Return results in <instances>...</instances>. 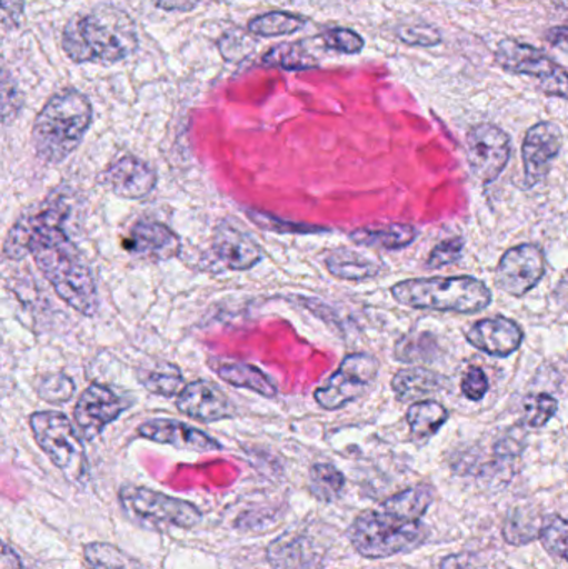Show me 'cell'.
<instances>
[{
    "mask_svg": "<svg viewBox=\"0 0 568 569\" xmlns=\"http://www.w3.org/2000/svg\"><path fill=\"white\" fill-rule=\"evenodd\" d=\"M63 217L59 206L23 217L10 230L3 256L22 260L30 253L56 293L73 310L92 317L99 308L96 282L82 253L62 230Z\"/></svg>",
    "mask_w": 568,
    "mask_h": 569,
    "instance_id": "cell-1",
    "label": "cell"
},
{
    "mask_svg": "<svg viewBox=\"0 0 568 569\" xmlns=\"http://www.w3.org/2000/svg\"><path fill=\"white\" fill-rule=\"evenodd\" d=\"M63 52L76 63H116L139 47L136 22L126 10L99 3L63 27Z\"/></svg>",
    "mask_w": 568,
    "mask_h": 569,
    "instance_id": "cell-2",
    "label": "cell"
},
{
    "mask_svg": "<svg viewBox=\"0 0 568 569\" xmlns=\"http://www.w3.org/2000/svg\"><path fill=\"white\" fill-rule=\"evenodd\" d=\"M92 106L76 89L56 93L33 122L32 142L37 157L47 163H60L80 146L92 123Z\"/></svg>",
    "mask_w": 568,
    "mask_h": 569,
    "instance_id": "cell-3",
    "label": "cell"
},
{
    "mask_svg": "<svg viewBox=\"0 0 568 569\" xmlns=\"http://www.w3.org/2000/svg\"><path fill=\"white\" fill-rule=\"evenodd\" d=\"M390 293L399 303L417 310L477 313L492 303V291L474 277H430L393 284Z\"/></svg>",
    "mask_w": 568,
    "mask_h": 569,
    "instance_id": "cell-4",
    "label": "cell"
},
{
    "mask_svg": "<svg viewBox=\"0 0 568 569\" xmlns=\"http://www.w3.org/2000/svg\"><path fill=\"white\" fill-rule=\"evenodd\" d=\"M349 537L357 553L369 560H382L420 547L427 540V528L380 505L356 518Z\"/></svg>",
    "mask_w": 568,
    "mask_h": 569,
    "instance_id": "cell-5",
    "label": "cell"
},
{
    "mask_svg": "<svg viewBox=\"0 0 568 569\" xmlns=\"http://www.w3.org/2000/svg\"><path fill=\"white\" fill-rule=\"evenodd\" d=\"M30 428L40 450L62 471L72 485L86 483L89 460L79 431L60 411H37L30 417Z\"/></svg>",
    "mask_w": 568,
    "mask_h": 569,
    "instance_id": "cell-6",
    "label": "cell"
},
{
    "mask_svg": "<svg viewBox=\"0 0 568 569\" xmlns=\"http://www.w3.org/2000/svg\"><path fill=\"white\" fill-rule=\"evenodd\" d=\"M496 62L512 76L532 77L547 96L568 100V70L537 47L516 39L502 40Z\"/></svg>",
    "mask_w": 568,
    "mask_h": 569,
    "instance_id": "cell-7",
    "label": "cell"
},
{
    "mask_svg": "<svg viewBox=\"0 0 568 569\" xmlns=\"http://www.w3.org/2000/svg\"><path fill=\"white\" fill-rule=\"evenodd\" d=\"M119 500L130 517L146 523L190 530L202 521V511L196 505L150 488L126 485L119 490Z\"/></svg>",
    "mask_w": 568,
    "mask_h": 569,
    "instance_id": "cell-8",
    "label": "cell"
},
{
    "mask_svg": "<svg viewBox=\"0 0 568 569\" xmlns=\"http://www.w3.org/2000/svg\"><path fill=\"white\" fill-rule=\"evenodd\" d=\"M379 363L372 355L353 353L343 358L339 370L317 388L316 401L326 410H339L362 397L376 380Z\"/></svg>",
    "mask_w": 568,
    "mask_h": 569,
    "instance_id": "cell-9",
    "label": "cell"
},
{
    "mask_svg": "<svg viewBox=\"0 0 568 569\" xmlns=\"http://www.w3.org/2000/svg\"><path fill=\"white\" fill-rule=\"evenodd\" d=\"M466 142L472 176L482 183L499 179L512 156L509 133L494 123H479L469 130Z\"/></svg>",
    "mask_w": 568,
    "mask_h": 569,
    "instance_id": "cell-10",
    "label": "cell"
},
{
    "mask_svg": "<svg viewBox=\"0 0 568 569\" xmlns=\"http://www.w3.org/2000/svg\"><path fill=\"white\" fill-rule=\"evenodd\" d=\"M546 276V256L532 243L514 247L500 259L496 283L510 297L522 298Z\"/></svg>",
    "mask_w": 568,
    "mask_h": 569,
    "instance_id": "cell-11",
    "label": "cell"
},
{
    "mask_svg": "<svg viewBox=\"0 0 568 569\" xmlns=\"http://www.w3.org/2000/svg\"><path fill=\"white\" fill-rule=\"evenodd\" d=\"M130 405L103 385L93 383L80 395L73 410L80 437L92 441L102 433L107 425L116 421Z\"/></svg>",
    "mask_w": 568,
    "mask_h": 569,
    "instance_id": "cell-12",
    "label": "cell"
},
{
    "mask_svg": "<svg viewBox=\"0 0 568 569\" xmlns=\"http://www.w3.org/2000/svg\"><path fill=\"white\" fill-rule=\"evenodd\" d=\"M564 137L559 126L552 122H539L527 130L522 146L524 172L526 186L536 187L549 176L554 160L562 149Z\"/></svg>",
    "mask_w": 568,
    "mask_h": 569,
    "instance_id": "cell-13",
    "label": "cell"
},
{
    "mask_svg": "<svg viewBox=\"0 0 568 569\" xmlns=\"http://www.w3.org/2000/svg\"><path fill=\"white\" fill-rule=\"evenodd\" d=\"M467 340L474 348L490 357L506 358L519 350L524 341V331L520 325L510 318H486L477 321L467 331Z\"/></svg>",
    "mask_w": 568,
    "mask_h": 569,
    "instance_id": "cell-14",
    "label": "cell"
},
{
    "mask_svg": "<svg viewBox=\"0 0 568 569\" xmlns=\"http://www.w3.org/2000/svg\"><path fill=\"white\" fill-rule=\"evenodd\" d=\"M123 249L139 259L166 262L179 256L180 240L163 223L142 220L137 222L130 230L129 237L123 239Z\"/></svg>",
    "mask_w": 568,
    "mask_h": 569,
    "instance_id": "cell-15",
    "label": "cell"
},
{
    "mask_svg": "<svg viewBox=\"0 0 568 569\" xmlns=\"http://www.w3.org/2000/svg\"><path fill=\"white\" fill-rule=\"evenodd\" d=\"M177 408L202 423L226 420L232 415L229 398L212 381L199 380L186 385L177 397Z\"/></svg>",
    "mask_w": 568,
    "mask_h": 569,
    "instance_id": "cell-16",
    "label": "cell"
},
{
    "mask_svg": "<svg viewBox=\"0 0 568 569\" xmlns=\"http://www.w3.org/2000/svg\"><path fill=\"white\" fill-rule=\"evenodd\" d=\"M213 252L227 269L243 272L253 269L262 260L259 243L249 233L223 220L213 232Z\"/></svg>",
    "mask_w": 568,
    "mask_h": 569,
    "instance_id": "cell-17",
    "label": "cell"
},
{
    "mask_svg": "<svg viewBox=\"0 0 568 569\" xmlns=\"http://www.w3.org/2000/svg\"><path fill=\"white\" fill-rule=\"evenodd\" d=\"M137 433L146 440L170 445L177 450L213 451L222 448L219 441L213 440L203 431L182 423V421L167 420V418L146 421V423L140 425Z\"/></svg>",
    "mask_w": 568,
    "mask_h": 569,
    "instance_id": "cell-18",
    "label": "cell"
},
{
    "mask_svg": "<svg viewBox=\"0 0 568 569\" xmlns=\"http://www.w3.org/2000/svg\"><path fill=\"white\" fill-rule=\"evenodd\" d=\"M106 182L113 193L123 199H142L152 192L157 176L152 167L137 157L127 156L117 160L106 172Z\"/></svg>",
    "mask_w": 568,
    "mask_h": 569,
    "instance_id": "cell-19",
    "label": "cell"
},
{
    "mask_svg": "<svg viewBox=\"0 0 568 569\" xmlns=\"http://www.w3.org/2000/svg\"><path fill=\"white\" fill-rule=\"evenodd\" d=\"M419 232L409 223H387V226L362 227L350 233V240L357 246L376 249L399 250L409 247Z\"/></svg>",
    "mask_w": 568,
    "mask_h": 569,
    "instance_id": "cell-20",
    "label": "cell"
},
{
    "mask_svg": "<svg viewBox=\"0 0 568 569\" xmlns=\"http://www.w3.org/2000/svg\"><path fill=\"white\" fill-rule=\"evenodd\" d=\"M446 387L442 375L427 368L412 367L397 371L392 380V390L397 400L416 401L429 397Z\"/></svg>",
    "mask_w": 568,
    "mask_h": 569,
    "instance_id": "cell-21",
    "label": "cell"
},
{
    "mask_svg": "<svg viewBox=\"0 0 568 569\" xmlns=\"http://www.w3.org/2000/svg\"><path fill=\"white\" fill-rule=\"evenodd\" d=\"M327 269L333 277L350 282H363L382 272V263L369 259L352 249H337L326 259Z\"/></svg>",
    "mask_w": 568,
    "mask_h": 569,
    "instance_id": "cell-22",
    "label": "cell"
},
{
    "mask_svg": "<svg viewBox=\"0 0 568 569\" xmlns=\"http://www.w3.org/2000/svg\"><path fill=\"white\" fill-rule=\"evenodd\" d=\"M212 370L227 383L236 388H249L266 398L277 395V387L267 375L252 365L247 363H212Z\"/></svg>",
    "mask_w": 568,
    "mask_h": 569,
    "instance_id": "cell-23",
    "label": "cell"
},
{
    "mask_svg": "<svg viewBox=\"0 0 568 569\" xmlns=\"http://www.w3.org/2000/svg\"><path fill=\"white\" fill-rule=\"evenodd\" d=\"M449 420V411L432 400L417 401L407 411V423L416 440H429Z\"/></svg>",
    "mask_w": 568,
    "mask_h": 569,
    "instance_id": "cell-24",
    "label": "cell"
},
{
    "mask_svg": "<svg viewBox=\"0 0 568 569\" xmlns=\"http://www.w3.org/2000/svg\"><path fill=\"white\" fill-rule=\"evenodd\" d=\"M262 62L267 67H277L283 70L316 69L317 59L306 49L303 42H283L273 46L263 53Z\"/></svg>",
    "mask_w": 568,
    "mask_h": 569,
    "instance_id": "cell-25",
    "label": "cell"
},
{
    "mask_svg": "<svg viewBox=\"0 0 568 569\" xmlns=\"http://www.w3.org/2000/svg\"><path fill=\"white\" fill-rule=\"evenodd\" d=\"M434 500V490L427 485H417L396 497L383 501V507L410 521H420Z\"/></svg>",
    "mask_w": 568,
    "mask_h": 569,
    "instance_id": "cell-26",
    "label": "cell"
},
{
    "mask_svg": "<svg viewBox=\"0 0 568 569\" xmlns=\"http://www.w3.org/2000/svg\"><path fill=\"white\" fill-rule=\"evenodd\" d=\"M83 558L90 569H146L136 558L117 548L116 545L93 541L83 547Z\"/></svg>",
    "mask_w": 568,
    "mask_h": 569,
    "instance_id": "cell-27",
    "label": "cell"
},
{
    "mask_svg": "<svg viewBox=\"0 0 568 569\" xmlns=\"http://www.w3.org/2000/svg\"><path fill=\"white\" fill-rule=\"evenodd\" d=\"M346 477L333 465L317 463L310 468L309 490L316 500L333 503L342 495Z\"/></svg>",
    "mask_w": 568,
    "mask_h": 569,
    "instance_id": "cell-28",
    "label": "cell"
},
{
    "mask_svg": "<svg viewBox=\"0 0 568 569\" xmlns=\"http://www.w3.org/2000/svg\"><path fill=\"white\" fill-rule=\"evenodd\" d=\"M307 20L302 16L297 13L280 12V10H273V12L263 13V16L256 17L250 20L247 29L259 37H279L290 36V33L297 32V30L306 27Z\"/></svg>",
    "mask_w": 568,
    "mask_h": 569,
    "instance_id": "cell-29",
    "label": "cell"
},
{
    "mask_svg": "<svg viewBox=\"0 0 568 569\" xmlns=\"http://www.w3.org/2000/svg\"><path fill=\"white\" fill-rule=\"evenodd\" d=\"M140 383L153 395L160 397H179L182 393L186 383L179 368L173 365H157L153 370L147 371L146 377L140 378Z\"/></svg>",
    "mask_w": 568,
    "mask_h": 569,
    "instance_id": "cell-30",
    "label": "cell"
},
{
    "mask_svg": "<svg viewBox=\"0 0 568 569\" xmlns=\"http://www.w3.org/2000/svg\"><path fill=\"white\" fill-rule=\"evenodd\" d=\"M252 36L253 33L249 29L242 30L233 27V29L227 30L217 42L223 59L229 62H240V60L247 59L257 46Z\"/></svg>",
    "mask_w": 568,
    "mask_h": 569,
    "instance_id": "cell-31",
    "label": "cell"
},
{
    "mask_svg": "<svg viewBox=\"0 0 568 569\" xmlns=\"http://www.w3.org/2000/svg\"><path fill=\"white\" fill-rule=\"evenodd\" d=\"M436 341L430 335H409L396 345V358L403 363H420L434 357Z\"/></svg>",
    "mask_w": 568,
    "mask_h": 569,
    "instance_id": "cell-32",
    "label": "cell"
},
{
    "mask_svg": "<svg viewBox=\"0 0 568 569\" xmlns=\"http://www.w3.org/2000/svg\"><path fill=\"white\" fill-rule=\"evenodd\" d=\"M557 410H559V403L549 393L530 395L524 401L526 423L532 428L546 427L556 417Z\"/></svg>",
    "mask_w": 568,
    "mask_h": 569,
    "instance_id": "cell-33",
    "label": "cell"
},
{
    "mask_svg": "<svg viewBox=\"0 0 568 569\" xmlns=\"http://www.w3.org/2000/svg\"><path fill=\"white\" fill-rule=\"evenodd\" d=\"M540 540L544 547L554 557L562 558L568 563V521L554 517L547 521L540 531Z\"/></svg>",
    "mask_w": 568,
    "mask_h": 569,
    "instance_id": "cell-34",
    "label": "cell"
},
{
    "mask_svg": "<svg viewBox=\"0 0 568 569\" xmlns=\"http://www.w3.org/2000/svg\"><path fill=\"white\" fill-rule=\"evenodd\" d=\"M400 42L412 47H436L442 42V33L430 23H406L397 27Z\"/></svg>",
    "mask_w": 568,
    "mask_h": 569,
    "instance_id": "cell-35",
    "label": "cell"
},
{
    "mask_svg": "<svg viewBox=\"0 0 568 569\" xmlns=\"http://www.w3.org/2000/svg\"><path fill=\"white\" fill-rule=\"evenodd\" d=\"M73 391H76L73 381L62 373L47 375L37 387L39 397L49 403H66L72 398Z\"/></svg>",
    "mask_w": 568,
    "mask_h": 569,
    "instance_id": "cell-36",
    "label": "cell"
},
{
    "mask_svg": "<svg viewBox=\"0 0 568 569\" xmlns=\"http://www.w3.org/2000/svg\"><path fill=\"white\" fill-rule=\"evenodd\" d=\"M319 39L322 40L327 49L340 53H350V56L362 52L363 46H366L359 33L350 29H342V27L327 29Z\"/></svg>",
    "mask_w": 568,
    "mask_h": 569,
    "instance_id": "cell-37",
    "label": "cell"
},
{
    "mask_svg": "<svg viewBox=\"0 0 568 569\" xmlns=\"http://www.w3.org/2000/svg\"><path fill=\"white\" fill-rule=\"evenodd\" d=\"M249 216L257 226L277 233H317L323 230L316 226H306V223L280 222V219H276L269 213L257 212V210H249Z\"/></svg>",
    "mask_w": 568,
    "mask_h": 569,
    "instance_id": "cell-38",
    "label": "cell"
},
{
    "mask_svg": "<svg viewBox=\"0 0 568 569\" xmlns=\"http://www.w3.org/2000/svg\"><path fill=\"white\" fill-rule=\"evenodd\" d=\"M464 240L456 237V239L444 240L436 249L430 252L427 259V269H440V267L452 266L459 262L462 257Z\"/></svg>",
    "mask_w": 568,
    "mask_h": 569,
    "instance_id": "cell-39",
    "label": "cell"
},
{
    "mask_svg": "<svg viewBox=\"0 0 568 569\" xmlns=\"http://www.w3.org/2000/svg\"><path fill=\"white\" fill-rule=\"evenodd\" d=\"M489 391V380L486 371L479 367H472L467 370L462 378V393L470 401H480Z\"/></svg>",
    "mask_w": 568,
    "mask_h": 569,
    "instance_id": "cell-40",
    "label": "cell"
},
{
    "mask_svg": "<svg viewBox=\"0 0 568 569\" xmlns=\"http://www.w3.org/2000/svg\"><path fill=\"white\" fill-rule=\"evenodd\" d=\"M17 97H19V90L16 89V83L10 79L9 72L3 70L2 77V113L3 120L9 119L10 110L19 109V102H17Z\"/></svg>",
    "mask_w": 568,
    "mask_h": 569,
    "instance_id": "cell-41",
    "label": "cell"
},
{
    "mask_svg": "<svg viewBox=\"0 0 568 569\" xmlns=\"http://www.w3.org/2000/svg\"><path fill=\"white\" fill-rule=\"evenodd\" d=\"M23 0H2V26L3 29H13L19 26L20 17L23 13Z\"/></svg>",
    "mask_w": 568,
    "mask_h": 569,
    "instance_id": "cell-42",
    "label": "cell"
},
{
    "mask_svg": "<svg viewBox=\"0 0 568 569\" xmlns=\"http://www.w3.org/2000/svg\"><path fill=\"white\" fill-rule=\"evenodd\" d=\"M0 569H33L23 563L20 555L10 547L9 543L2 545V555H0Z\"/></svg>",
    "mask_w": 568,
    "mask_h": 569,
    "instance_id": "cell-43",
    "label": "cell"
},
{
    "mask_svg": "<svg viewBox=\"0 0 568 569\" xmlns=\"http://www.w3.org/2000/svg\"><path fill=\"white\" fill-rule=\"evenodd\" d=\"M153 6L169 12H190L199 6L200 0H152Z\"/></svg>",
    "mask_w": 568,
    "mask_h": 569,
    "instance_id": "cell-44",
    "label": "cell"
},
{
    "mask_svg": "<svg viewBox=\"0 0 568 569\" xmlns=\"http://www.w3.org/2000/svg\"><path fill=\"white\" fill-rule=\"evenodd\" d=\"M547 40L554 46H562V43L568 46V27H556V29L549 30Z\"/></svg>",
    "mask_w": 568,
    "mask_h": 569,
    "instance_id": "cell-45",
    "label": "cell"
},
{
    "mask_svg": "<svg viewBox=\"0 0 568 569\" xmlns=\"http://www.w3.org/2000/svg\"><path fill=\"white\" fill-rule=\"evenodd\" d=\"M440 569H474L464 558L449 557L440 563Z\"/></svg>",
    "mask_w": 568,
    "mask_h": 569,
    "instance_id": "cell-46",
    "label": "cell"
},
{
    "mask_svg": "<svg viewBox=\"0 0 568 569\" xmlns=\"http://www.w3.org/2000/svg\"><path fill=\"white\" fill-rule=\"evenodd\" d=\"M554 3H556L557 9L562 10L568 16V0H554Z\"/></svg>",
    "mask_w": 568,
    "mask_h": 569,
    "instance_id": "cell-47",
    "label": "cell"
}]
</instances>
